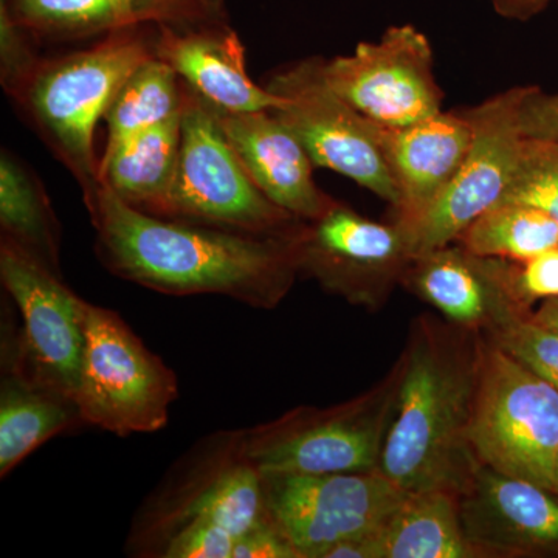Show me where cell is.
<instances>
[{
  "mask_svg": "<svg viewBox=\"0 0 558 558\" xmlns=\"http://www.w3.org/2000/svg\"><path fill=\"white\" fill-rule=\"evenodd\" d=\"M531 318L558 333V299L543 301L542 306L531 315Z\"/></svg>",
  "mask_w": 558,
  "mask_h": 558,
  "instance_id": "cell-36",
  "label": "cell"
},
{
  "mask_svg": "<svg viewBox=\"0 0 558 558\" xmlns=\"http://www.w3.org/2000/svg\"><path fill=\"white\" fill-rule=\"evenodd\" d=\"M478 343L425 326L403 362L395 416L379 472L405 492L444 488L461 495L480 462L469 440L478 379Z\"/></svg>",
  "mask_w": 558,
  "mask_h": 558,
  "instance_id": "cell-2",
  "label": "cell"
},
{
  "mask_svg": "<svg viewBox=\"0 0 558 558\" xmlns=\"http://www.w3.org/2000/svg\"><path fill=\"white\" fill-rule=\"evenodd\" d=\"M524 87L499 92L464 110L473 130L468 156L435 204L400 223L413 259L458 241L480 216L501 204L523 140L519 108Z\"/></svg>",
  "mask_w": 558,
  "mask_h": 558,
  "instance_id": "cell-10",
  "label": "cell"
},
{
  "mask_svg": "<svg viewBox=\"0 0 558 558\" xmlns=\"http://www.w3.org/2000/svg\"><path fill=\"white\" fill-rule=\"evenodd\" d=\"M2 242L60 275V226L38 180L16 157L0 159Z\"/></svg>",
  "mask_w": 558,
  "mask_h": 558,
  "instance_id": "cell-23",
  "label": "cell"
},
{
  "mask_svg": "<svg viewBox=\"0 0 558 558\" xmlns=\"http://www.w3.org/2000/svg\"><path fill=\"white\" fill-rule=\"evenodd\" d=\"M553 2L558 0H492V5L505 20L524 22L538 16Z\"/></svg>",
  "mask_w": 558,
  "mask_h": 558,
  "instance_id": "cell-35",
  "label": "cell"
},
{
  "mask_svg": "<svg viewBox=\"0 0 558 558\" xmlns=\"http://www.w3.org/2000/svg\"><path fill=\"white\" fill-rule=\"evenodd\" d=\"M172 7L174 0H10L9 9L25 31L86 36L167 16Z\"/></svg>",
  "mask_w": 558,
  "mask_h": 558,
  "instance_id": "cell-24",
  "label": "cell"
},
{
  "mask_svg": "<svg viewBox=\"0 0 558 558\" xmlns=\"http://www.w3.org/2000/svg\"><path fill=\"white\" fill-rule=\"evenodd\" d=\"M241 457L242 429H223L196 444L135 517L128 538L131 556L161 557L170 539L183 527L208 520L220 476Z\"/></svg>",
  "mask_w": 558,
  "mask_h": 558,
  "instance_id": "cell-18",
  "label": "cell"
},
{
  "mask_svg": "<svg viewBox=\"0 0 558 558\" xmlns=\"http://www.w3.org/2000/svg\"><path fill=\"white\" fill-rule=\"evenodd\" d=\"M403 278L440 314L468 328H487L506 303L515 301L509 288V260L476 256L461 245L417 256Z\"/></svg>",
  "mask_w": 558,
  "mask_h": 558,
  "instance_id": "cell-20",
  "label": "cell"
},
{
  "mask_svg": "<svg viewBox=\"0 0 558 558\" xmlns=\"http://www.w3.org/2000/svg\"><path fill=\"white\" fill-rule=\"evenodd\" d=\"M182 109V81L168 62L150 57L121 86L106 113L112 153L135 135L156 126Z\"/></svg>",
  "mask_w": 558,
  "mask_h": 558,
  "instance_id": "cell-25",
  "label": "cell"
},
{
  "mask_svg": "<svg viewBox=\"0 0 558 558\" xmlns=\"http://www.w3.org/2000/svg\"><path fill=\"white\" fill-rule=\"evenodd\" d=\"M323 70L348 105L380 126H407L442 112L432 43L414 25H392L376 43L325 61Z\"/></svg>",
  "mask_w": 558,
  "mask_h": 558,
  "instance_id": "cell-11",
  "label": "cell"
},
{
  "mask_svg": "<svg viewBox=\"0 0 558 558\" xmlns=\"http://www.w3.org/2000/svg\"><path fill=\"white\" fill-rule=\"evenodd\" d=\"M236 537L226 527L199 520L183 527L168 543L163 558H233Z\"/></svg>",
  "mask_w": 558,
  "mask_h": 558,
  "instance_id": "cell-31",
  "label": "cell"
},
{
  "mask_svg": "<svg viewBox=\"0 0 558 558\" xmlns=\"http://www.w3.org/2000/svg\"><path fill=\"white\" fill-rule=\"evenodd\" d=\"M469 440L480 464L556 492L558 389L494 341H480Z\"/></svg>",
  "mask_w": 558,
  "mask_h": 558,
  "instance_id": "cell-5",
  "label": "cell"
},
{
  "mask_svg": "<svg viewBox=\"0 0 558 558\" xmlns=\"http://www.w3.org/2000/svg\"><path fill=\"white\" fill-rule=\"evenodd\" d=\"M458 242L476 256L523 263L557 247L558 222L537 208L502 202L480 216Z\"/></svg>",
  "mask_w": 558,
  "mask_h": 558,
  "instance_id": "cell-26",
  "label": "cell"
},
{
  "mask_svg": "<svg viewBox=\"0 0 558 558\" xmlns=\"http://www.w3.org/2000/svg\"><path fill=\"white\" fill-rule=\"evenodd\" d=\"M179 399L174 371L108 307L87 303L76 405L83 424L124 436L160 432Z\"/></svg>",
  "mask_w": 558,
  "mask_h": 558,
  "instance_id": "cell-7",
  "label": "cell"
},
{
  "mask_svg": "<svg viewBox=\"0 0 558 558\" xmlns=\"http://www.w3.org/2000/svg\"><path fill=\"white\" fill-rule=\"evenodd\" d=\"M323 65V58H310L275 75L266 87L284 105L271 112L295 134L315 167L339 172L398 207V189L373 121L360 116L329 86Z\"/></svg>",
  "mask_w": 558,
  "mask_h": 558,
  "instance_id": "cell-9",
  "label": "cell"
},
{
  "mask_svg": "<svg viewBox=\"0 0 558 558\" xmlns=\"http://www.w3.org/2000/svg\"><path fill=\"white\" fill-rule=\"evenodd\" d=\"M24 31L11 14L9 3L3 0L0 17V70L3 87L17 98L40 68L38 58L25 39Z\"/></svg>",
  "mask_w": 558,
  "mask_h": 558,
  "instance_id": "cell-29",
  "label": "cell"
},
{
  "mask_svg": "<svg viewBox=\"0 0 558 558\" xmlns=\"http://www.w3.org/2000/svg\"><path fill=\"white\" fill-rule=\"evenodd\" d=\"M0 278L20 315L28 362L44 380L75 399L86 343L87 301L73 293L60 275L7 242L0 244Z\"/></svg>",
  "mask_w": 558,
  "mask_h": 558,
  "instance_id": "cell-13",
  "label": "cell"
},
{
  "mask_svg": "<svg viewBox=\"0 0 558 558\" xmlns=\"http://www.w3.org/2000/svg\"><path fill=\"white\" fill-rule=\"evenodd\" d=\"M556 494L558 495V451H557V459H556Z\"/></svg>",
  "mask_w": 558,
  "mask_h": 558,
  "instance_id": "cell-37",
  "label": "cell"
},
{
  "mask_svg": "<svg viewBox=\"0 0 558 558\" xmlns=\"http://www.w3.org/2000/svg\"><path fill=\"white\" fill-rule=\"evenodd\" d=\"M233 558H301L299 550L266 515L256 526L238 537Z\"/></svg>",
  "mask_w": 558,
  "mask_h": 558,
  "instance_id": "cell-33",
  "label": "cell"
},
{
  "mask_svg": "<svg viewBox=\"0 0 558 558\" xmlns=\"http://www.w3.org/2000/svg\"><path fill=\"white\" fill-rule=\"evenodd\" d=\"M515 301L488 323L490 340L558 389V333L526 317Z\"/></svg>",
  "mask_w": 558,
  "mask_h": 558,
  "instance_id": "cell-27",
  "label": "cell"
},
{
  "mask_svg": "<svg viewBox=\"0 0 558 558\" xmlns=\"http://www.w3.org/2000/svg\"><path fill=\"white\" fill-rule=\"evenodd\" d=\"M502 202L537 208L558 222V143L521 140Z\"/></svg>",
  "mask_w": 558,
  "mask_h": 558,
  "instance_id": "cell-28",
  "label": "cell"
},
{
  "mask_svg": "<svg viewBox=\"0 0 558 558\" xmlns=\"http://www.w3.org/2000/svg\"><path fill=\"white\" fill-rule=\"evenodd\" d=\"M11 300L0 330V476L69 428L83 424L75 399L43 379L22 348L20 319Z\"/></svg>",
  "mask_w": 558,
  "mask_h": 558,
  "instance_id": "cell-15",
  "label": "cell"
},
{
  "mask_svg": "<svg viewBox=\"0 0 558 558\" xmlns=\"http://www.w3.org/2000/svg\"><path fill=\"white\" fill-rule=\"evenodd\" d=\"M400 365L366 395L330 409L301 407L242 429L244 451L259 472L366 473L379 470L395 416Z\"/></svg>",
  "mask_w": 558,
  "mask_h": 558,
  "instance_id": "cell-6",
  "label": "cell"
},
{
  "mask_svg": "<svg viewBox=\"0 0 558 558\" xmlns=\"http://www.w3.org/2000/svg\"><path fill=\"white\" fill-rule=\"evenodd\" d=\"M300 274L352 303H373L405 277L411 256L400 223H381L336 202L326 215L304 222L296 234Z\"/></svg>",
  "mask_w": 558,
  "mask_h": 558,
  "instance_id": "cell-12",
  "label": "cell"
},
{
  "mask_svg": "<svg viewBox=\"0 0 558 558\" xmlns=\"http://www.w3.org/2000/svg\"><path fill=\"white\" fill-rule=\"evenodd\" d=\"M208 105L250 178L275 205L314 222L336 204L315 182L307 150L271 110L230 112Z\"/></svg>",
  "mask_w": 558,
  "mask_h": 558,
  "instance_id": "cell-16",
  "label": "cell"
},
{
  "mask_svg": "<svg viewBox=\"0 0 558 558\" xmlns=\"http://www.w3.org/2000/svg\"><path fill=\"white\" fill-rule=\"evenodd\" d=\"M86 207L102 266L165 295H222L271 310L300 274V231L263 238L159 218L132 207L105 185Z\"/></svg>",
  "mask_w": 558,
  "mask_h": 558,
  "instance_id": "cell-1",
  "label": "cell"
},
{
  "mask_svg": "<svg viewBox=\"0 0 558 558\" xmlns=\"http://www.w3.org/2000/svg\"><path fill=\"white\" fill-rule=\"evenodd\" d=\"M509 288L524 311L535 301L558 299V245L523 263L509 260Z\"/></svg>",
  "mask_w": 558,
  "mask_h": 558,
  "instance_id": "cell-30",
  "label": "cell"
},
{
  "mask_svg": "<svg viewBox=\"0 0 558 558\" xmlns=\"http://www.w3.org/2000/svg\"><path fill=\"white\" fill-rule=\"evenodd\" d=\"M154 50L182 81L220 109L259 112L284 105L281 97L250 80L244 46L230 28L178 32L163 25Z\"/></svg>",
  "mask_w": 558,
  "mask_h": 558,
  "instance_id": "cell-19",
  "label": "cell"
},
{
  "mask_svg": "<svg viewBox=\"0 0 558 558\" xmlns=\"http://www.w3.org/2000/svg\"><path fill=\"white\" fill-rule=\"evenodd\" d=\"M381 527L330 546L322 558H385Z\"/></svg>",
  "mask_w": 558,
  "mask_h": 558,
  "instance_id": "cell-34",
  "label": "cell"
},
{
  "mask_svg": "<svg viewBox=\"0 0 558 558\" xmlns=\"http://www.w3.org/2000/svg\"><path fill=\"white\" fill-rule=\"evenodd\" d=\"M159 218L263 238L293 236L304 223L253 182L211 106L185 81L178 174Z\"/></svg>",
  "mask_w": 558,
  "mask_h": 558,
  "instance_id": "cell-4",
  "label": "cell"
},
{
  "mask_svg": "<svg viewBox=\"0 0 558 558\" xmlns=\"http://www.w3.org/2000/svg\"><path fill=\"white\" fill-rule=\"evenodd\" d=\"M519 128L524 138L558 143V94H546L537 86L524 87Z\"/></svg>",
  "mask_w": 558,
  "mask_h": 558,
  "instance_id": "cell-32",
  "label": "cell"
},
{
  "mask_svg": "<svg viewBox=\"0 0 558 558\" xmlns=\"http://www.w3.org/2000/svg\"><path fill=\"white\" fill-rule=\"evenodd\" d=\"M465 537L481 553L558 556V495L480 464L459 495Z\"/></svg>",
  "mask_w": 558,
  "mask_h": 558,
  "instance_id": "cell-14",
  "label": "cell"
},
{
  "mask_svg": "<svg viewBox=\"0 0 558 558\" xmlns=\"http://www.w3.org/2000/svg\"><path fill=\"white\" fill-rule=\"evenodd\" d=\"M373 124L399 193L395 220L409 223L432 207L453 180L472 145V123L464 110H442L407 126Z\"/></svg>",
  "mask_w": 558,
  "mask_h": 558,
  "instance_id": "cell-17",
  "label": "cell"
},
{
  "mask_svg": "<svg viewBox=\"0 0 558 558\" xmlns=\"http://www.w3.org/2000/svg\"><path fill=\"white\" fill-rule=\"evenodd\" d=\"M154 54L145 39L119 33L89 50L44 62L22 92L44 138L78 180L84 204L101 186L95 159L98 121L134 70Z\"/></svg>",
  "mask_w": 558,
  "mask_h": 558,
  "instance_id": "cell-3",
  "label": "cell"
},
{
  "mask_svg": "<svg viewBox=\"0 0 558 558\" xmlns=\"http://www.w3.org/2000/svg\"><path fill=\"white\" fill-rule=\"evenodd\" d=\"M381 534L385 558L480 556L462 529L459 495L444 488L407 492Z\"/></svg>",
  "mask_w": 558,
  "mask_h": 558,
  "instance_id": "cell-22",
  "label": "cell"
},
{
  "mask_svg": "<svg viewBox=\"0 0 558 558\" xmlns=\"http://www.w3.org/2000/svg\"><path fill=\"white\" fill-rule=\"evenodd\" d=\"M180 143L182 109L112 153L102 154L101 185L132 207L159 216L178 174Z\"/></svg>",
  "mask_w": 558,
  "mask_h": 558,
  "instance_id": "cell-21",
  "label": "cell"
},
{
  "mask_svg": "<svg viewBox=\"0 0 558 558\" xmlns=\"http://www.w3.org/2000/svg\"><path fill=\"white\" fill-rule=\"evenodd\" d=\"M260 475L267 515L301 558H322L330 546L380 529L407 494L379 470Z\"/></svg>",
  "mask_w": 558,
  "mask_h": 558,
  "instance_id": "cell-8",
  "label": "cell"
}]
</instances>
